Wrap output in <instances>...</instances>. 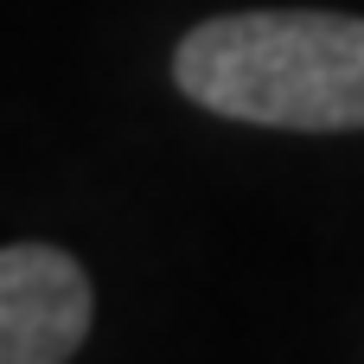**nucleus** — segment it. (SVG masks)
Instances as JSON below:
<instances>
[{
  "label": "nucleus",
  "mask_w": 364,
  "mask_h": 364,
  "mask_svg": "<svg viewBox=\"0 0 364 364\" xmlns=\"http://www.w3.org/2000/svg\"><path fill=\"white\" fill-rule=\"evenodd\" d=\"M173 90L205 115L275 134H364V13L243 6L173 45Z\"/></svg>",
  "instance_id": "1"
},
{
  "label": "nucleus",
  "mask_w": 364,
  "mask_h": 364,
  "mask_svg": "<svg viewBox=\"0 0 364 364\" xmlns=\"http://www.w3.org/2000/svg\"><path fill=\"white\" fill-rule=\"evenodd\" d=\"M96 326V282L64 243H0V364H70Z\"/></svg>",
  "instance_id": "2"
}]
</instances>
